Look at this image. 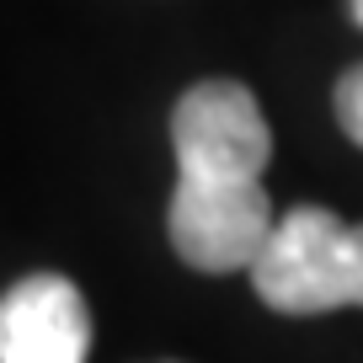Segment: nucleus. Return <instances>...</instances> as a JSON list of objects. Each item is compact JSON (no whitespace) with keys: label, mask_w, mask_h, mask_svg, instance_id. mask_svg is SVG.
<instances>
[{"label":"nucleus","mask_w":363,"mask_h":363,"mask_svg":"<svg viewBox=\"0 0 363 363\" xmlns=\"http://www.w3.org/2000/svg\"><path fill=\"white\" fill-rule=\"evenodd\" d=\"M177 193L171 246L198 272H251L272 235V198L262 171L272 160V128L240 80H198L171 107Z\"/></svg>","instance_id":"obj_1"},{"label":"nucleus","mask_w":363,"mask_h":363,"mask_svg":"<svg viewBox=\"0 0 363 363\" xmlns=\"http://www.w3.org/2000/svg\"><path fill=\"white\" fill-rule=\"evenodd\" d=\"M251 289L278 315L363 310V225L331 208H289L251 262Z\"/></svg>","instance_id":"obj_2"},{"label":"nucleus","mask_w":363,"mask_h":363,"mask_svg":"<svg viewBox=\"0 0 363 363\" xmlns=\"http://www.w3.org/2000/svg\"><path fill=\"white\" fill-rule=\"evenodd\" d=\"M91 310L65 272H33L0 294V363H86Z\"/></svg>","instance_id":"obj_3"},{"label":"nucleus","mask_w":363,"mask_h":363,"mask_svg":"<svg viewBox=\"0 0 363 363\" xmlns=\"http://www.w3.org/2000/svg\"><path fill=\"white\" fill-rule=\"evenodd\" d=\"M337 123H342V134L363 150V65H352L347 75L337 80Z\"/></svg>","instance_id":"obj_4"},{"label":"nucleus","mask_w":363,"mask_h":363,"mask_svg":"<svg viewBox=\"0 0 363 363\" xmlns=\"http://www.w3.org/2000/svg\"><path fill=\"white\" fill-rule=\"evenodd\" d=\"M347 11H352V22L363 27V0H347Z\"/></svg>","instance_id":"obj_5"}]
</instances>
